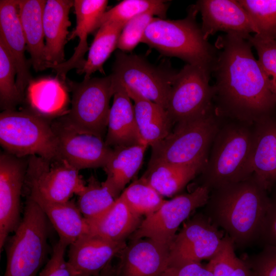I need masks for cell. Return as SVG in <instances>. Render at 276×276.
<instances>
[{
	"label": "cell",
	"mask_w": 276,
	"mask_h": 276,
	"mask_svg": "<svg viewBox=\"0 0 276 276\" xmlns=\"http://www.w3.org/2000/svg\"><path fill=\"white\" fill-rule=\"evenodd\" d=\"M212 68L213 104L223 118L254 125L276 117V97L249 40L235 33L219 36Z\"/></svg>",
	"instance_id": "obj_1"
},
{
	"label": "cell",
	"mask_w": 276,
	"mask_h": 276,
	"mask_svg": "<svg viewBox=\"0 0 276 276\" xmlns=\"http://www.w3.org/2000/svg\"><path fill=\"white\" fill-rule=\"evenodd\" d=\"M270 204L267 191L252 174L211 191L202 213L242 248L258 241Z\"/></svg>",
	"instance_id": "obj_2"
},
{
	"label": "cell",
	"mask_w": 276,
	"mask_h": 276,
	"mask_svg": "<svg viewBox=\"0 0 276 276\" xmlns=\"http://www.w3.org/2000/svg\"><path fill=\"white\" fill-rule=\"evenodd\" d=\"M254 125L223 118L199 174V185L210 192L253 174Z\"/></svg>",
	"instance_id": "obj_3"
},
{
	"label": "cell",
	"mask_w": 276,
	"mask_h": 276,
	"mask_svg": "<svg viewBox=\"0 0 276 276\" xmlns=\"http://www.w3.org/2000/svg\"><path fill=\"white\" fill-rule=\"evenodd\" d=\"M197 12L194 6L183 19L153 17L141 42L164 55L179 58L188 64L203 67L212 73L216 50L204 38L201 27L196 23Z\"/></svg>",
	"instance_id": "obj_4"
},
{
	"label": "cell",
	"mask_w": 276,
	"mask_h": 276,
	"mask_svg": "<svg viewBox=\"0 0 276 276\" xmlns=\"http://www.w3.org/2000/svg\"><path fill=\"white\" fill-rule=\"evenodd\" d=\"M222 120L214 107L204 114L175 124L164 139L151 147L149 163L180 166L206 163Z\"/></svg>",
	"instance_id": "obj_5"
},
{
	"label": "cell",
	"mask_w": 276,
	"mask_h": 276,
	"mask_svg": "<svg viewBox=\"0 0 276 276\" xmlns=\"http://www.w3.org/2000/svg\"><path fill=\"white\" fill-rule=\"evenodd\" d=\"M49 221L27 195L21 221L5 245L7 263L3 276H38L48 256Z\"/></svg>",
	"instance_id": "obj_6"
},
{
	"label": "cell",
	"mask_w": 276,
	"mask_h": 276,
	"mask_svg": "<svg viewBox=\"0 0 276 276\" xmlns=\"http://www.w3.org/2000/svg\"><path fill=\"white\" fill-rule=\"evenodd\" d=\"M49 119L31 108L0 113V144L5 151L20 157L36 155L59 158L57 139Z\"/></svg>",
	"instance_id": "obj_7"
},
{
	"label": "cell",
	"mask_w": 276,
	"mask_h": 276,
	"mask_svg": "<svg viewBox=\"0 0 276 276\" xmlns=\"http://www.w3.org/2000/svg\"><path fill=\"white\" fill-rule=\"evenodd\" d=\"M68 85L72 91L71 107L58 119L77 131L104 140L111 107L109 102L114 94L111 75L90 77L80 83L70 81Z\"/></svg>",
	"instance_id": "obj_8"
},
{
	"label": "cell",
	"mask_w": 276,
	"mask_h": 276,
	"mask_svg": "<svg viewBox=\"0 0 276 276\" xmlns=\"http://www.w3.org/2000/svg\"><path fill=\"white\" fill-rule=\"evenodd\" d=\"M211 74L206 68L190 64L176 73L166 107L174 124L204 114L214 107Z\"/></svg>",
	"instance_id": "obj_9"
},
{
	"label": "cell",
	"mask_w": 276,
	"mask_h": 276,
	"mask_svg": "<svg viewBox=\"0 0 276 276\" xmlns=\"http://www.w3.org/2000/svg\"><path fill=\"white\" fill-rule=\"evenodd\" d=\"M25 185L28 194L36 195L50 202H65L78 195L86 183L75 169L64 160H50L33 155L28 157Z\"/></svg>",
	"instance_id": "obj_10"
},
{
	"label": "cell",
	"mask_w": 276,
	"mask_h": 276,
	"mask_svg": "<svg viewBox=\"0 0 276 276\" xmlns=\"http://www.w3.org/2000/svg\"><path fill=\"white\" fill-rule=\"evenodd\" d=\"M177 72L154 66L141 56L121 51L116 53L111 75L131 89L166 109L171 85Z\"/></svg>",
	"instance_id": "obj_11"
},
{
	"label": "cell",
	"mask_w": 276,
	"mask_h": 276,
	"mask_svg": "<svg viewBox=\"0 0 276 276\" xmlns=\"http://www.w3.org/2000/svg\"><path fill=\"white\" fill-rule=\"evenodd\" d=\"M202 212L186 221L169 248V266L210 260L222 249L226 235Z\"/></svg>",
	"instance_id": "obj_12"
},
{
	"label": "cell",
	"mask_w": 276,
	"mask_h": 276,
	"mask_svg": "<svg viewBox=\"0 0 276 276\" xmlns=\"http://www.w3.org/2000/svg\"><path fill=\"white\" fill-rule=\"evenodd\" d=\"M209 190L198 186L193 191L166 200L159 209L146 216L130 240L148 238L170 246L179 225L197 208L204 206Z\"/></svg>",
	"instance_id": "obj_13"
},
{
	"label": "cell",
	"mask_w": 276,
	"mask_h": 276,
	"mask_svg": "<svg viewBox=\"0 0 276 276\" xmlns=\"http://www.w3.org/2000/svg\"><path fill=\"white\" fill-rule=\"evenodd\" d=\"M28 158L5 151L0 154V249L5 246L10 233L18 226L20 197L25 184Z\"/></svg>",
	"instance_id": "obj_14"
},
{
	"label": "cell",
	"mask_w": 276,
	"mask_h": 276,
	"mask_svg": "<svg viewBox=\"0 0 276 276\" xmlns=\"http://www.w3.org/2000/svg\"><path fill=\"white\" fill-rule=\"evenodd\" d=\"M52 126L57 139L59 158L79 171L106 166L113 148L104 140L77 131L58 119L52 122Z\"/></svg>",
	"instance_id": "obj_15"
},
{
	"label": "cell",
	"mask_w": 276,
	"mask_h": 276,
	"mask_svg": "<svg viewBox=\"0 0 276 276\" xmlns=\"http://www.w3.org/2000/svg\"><path fill=\"white\" fill-rule=\"evenodd\" d=\"M169 248L150 238L131 240L118 255L113 276H162L169 266Z\"/></svg>",
	"instance_id": "obj_16"
},
{
	"label": "cell",
	"mask_w": 276,
	"mask_h": 276,
	"mask_svg": "<svg viewBox=\"0 0 276 276\" xmlns=\"http://www.w3.org/2000/svg\"><path fill=\"white\" fill-rule=\"evenodd\" d=\"M202 16V32L204 38L218 31L235 33L246 39L258 30L238 1L200 0L194 6Z\"/></svg>",
	"instance_id": "obj_17"
},
{
	"label": "cell",
	"mask_w": 276,
	"mask_h": 276,
	"mask_svg": "<svg viewBox=\"0 0 276 276\" xmlns=\"http://www.w3.org/2000/svg\"><path fill=\"white\" fill-rule=\"evenodd\" d=\"M126 245L86 235L70 245L67 262L76 276H98Z\"/></svg>",
	"instance_id": "obj_18"
},
{
	"label": "cell",
	"mask_w": 276,
	"mask_h": 276,
	"mask_svg": "<svg viewBox=\"0 0 276 276\" xmlns=\"http://www.w3.org/2000/svg\"><path fill=\"white\" fill-rule=\"evenodd\" d=\"M108 1L107 0H75L74 7L76 17L75 28L68 36V40L78 37L79 43L72 57L64 62L57 64H49L46 68H51L57 76L63 80L71 70H81L86 61L84 55L89 50L87 37L89 34L99 28L101 17L106 11Z\"/></svg>",
	"instance_id": "obj_19"
},
{
	"label": "cell",
	"mask_w": 276,
	"mask_h": 276,
	"mask_svg": "<svg viewBox=\"0 0 276 276\" xmlns=\"http://www.w3.org/2000/svg\"><path fill=\"white\" fill-rule=\"evenodd\" d=\"M0 40L15 63L16 85L24 95L31 76L25 55L26 42L19 16L18 0L0 1Z\"/></svg>",
	"instance_id": "obj_20"
},
{
	"label": "cell",
	"mask_w": 276,
	"mask_h": 276,
	"mask_svg": "<svg viewBox=\"0 0 276 276\" xmlns=\"http://www.w3.org/2000/svg\"><path fill=\"white\" fill-rule=\"evenodd\" d=\"M112 80L113 100L108 117L105 143L112 148L147 143L139 130L131 98L123 86L113 78Z\"/></svg>",
	"instance_id": "obj_21"
},
{
	"label": "cell",
	"mask_w": 276,
	"mask_h": 276,
	"mask_svg": "<svg viewBox=\"0 0 276 276\" xmlns=\"http://www.w3.org/2000/svg\"><path fill=\"white\" fill-rule=\"evenodd\" d=\"M253 174L267 191L276 185V117L254 124Z\"/></svg>",
	"instance_id": "obj_22"
},
{
	"label": "cell",
	"mask_w": 276,
	"mask_h": 276,
	"mask_svg": "<svg viewBox=\"0 0 276 276\" xmlns=\"http://www.w3.org/2000/svg\"><path fill=\"white\" fill-rule=\"evenodd\" d=\"M74 1H47L43 15L45 67L47 65H57L65 61L64 46L69 35L68 28L71 24L69 12L74 6Z\"/></svg>",
	"instance_id": "obj_23"
},
{
	"label": "cell",
	"mask_w": 276,
	"mask_h": 276,
	"mask_svg": "<svg viewBox=\"0 0 276 276\" xmlns=\"http://www.w3.org/2000/svg\"><path fill=\"white\" fill-rule=\"evenodd\" d=\"M40 207L58 235L59 240L67 246L90 234L88 221L74 200L55 203L33 194H28Z\"/></svg>",
	"instance_id": "obj_24"
},
{
	"label": "cell",
	"mask_w": 276,
	"mask_h": 276,
	"mask_svg": "<svg viewBox=\"0 0 276 276\" xmlns=\"http://www.w3.org/2000/svg\"><path fill=\"white\" fill-rule=\"evenodd\" d=\"M147 143L113 148L112 153L103 168L107 177L102 184L117 199L126 185L138 172L143 163Z\"/></svg>",
	"instance_id": "obj_25"
},
{
	"label": "cell",
	"mask_w": 276,
	"mask_h": 276,
	"mask_svg": "<svg viewBox=\"0 0 276 276\" xmlns=\"http://www.w3.org/2000/svg\"><path fill=\"white\" fill-rule=\"evenodd\" d=\"M124 87L134 102L135 119L141 137L152 147L171 132L174 124L163 107L131 89Z\"/></svg>",
	"instance_id": "obj_26"
},
{
	"label": "cell",
	"mask_w": 276,
	"mask_h": 276,
	"mask_svg": "<svg viewBox=\"0 0 276 276\" xmlns=\"http://www.w3.org/2000/svg\"><path fill=\"white\" fill-rule=\"evenodd\" d=\"M45 0H18L19 16L30 54L31 63L36 71L45 67L43 15Z\"/></svg>",
	"instance_id": "obj_27"
},
{
	"label": "cell",
	"mask_w": 276,
	"mask_h": 276,
	"mask_svg": "<svg viewBox=\"0 0 276 276\" xmlns=\"http://www.w3.org/2000/svg\"><path fill=\"white\" fill-rule=\"evenodd\" d=\"M120 196L112 206L97 218L88 221L90 234L113 241H125L142 222Z\"/></svg>",
	"instance_id": "obj_28"
},
{
	"label": "cell",
	"mask_w": 276,
	"mask_h": 276,
	"mask_svg": "<svg viewBox=\"0 0 276 276\" xmlns=\"http://www.w3.org/2000/svg\"><path fill=\"white\" fill-rule=\"evenodd\" d=\"M205 164L180 166L160 162L149 163L141 178L163 197H170L180 191L200 174Z\"/></svg>",
	"instance_id": "obj_29"
},
{
	"label": "cell",
	"mask_w": 276,
	"mask_h": 276,
	"mask_svg": "<svg viewBox=\"0 0 276 276\" xmlns=\"http://www.w3.org/2000/svg\"><path fill=\"white\" fill-rule=\"evenodd\" d=\"M45 79L31 83L29 89V100L32 110L52 121L64 115L66 94L60 82Z\"/></svg>",
	"instance_id": "obj_30"
},
{
	"label": "cell",
	"mask_w": 276,
	"mask_h": 276,
	"mask_svg": "<svg viewBox=\"0 0 276 276\" xmlns=\"http://www.w3.org/2000/svg\"><path fill=\"white\" fill-rule=\"evenodd\" d=\"M123 28L115 23H107L100 27L89 49L83 67L77 71L79 74H85L84 79L90 78L91 75L98 71L104 74L103 65L117 48Z\"/></svg>",
	"instance_id": "obj_31"
},
{
	"label": "cell",
	"mask_w": 276,
	"mask_h": 276,
	"mask_svg": "<svg viewBox=\"0 0 276 276\" xmlns=\"http://www.w3.org/2000/svg\"><path fill=\"white\" fill-rule=\"evenodd\" d=\"M168 5L162 0H124L108 11L101 18L100 27L107 23H115L123 27L133 18L145 13L166 18Z\"/></svg>",
	"instance_id": "obj_32"
},
{
	"label": "cell",
	"mask_w": 276,
	"mask_h": 276,
	"mask_svg": "<svg viewBox=\"0 0 276 276\" xmlns=\"http://www.w3.org/2000/svg\"><path fill=\"white\" fill-rule=\"evenodd\" d=\"M78 196L77 204L88 222L103 215L117 199L93 175L90 176L84 189Z\"/></svg>",
	"instance_id": "obj_33"
},
{
	"label": "cell",
	"mask_w": 276,
	"mask_h": 276,
	"mask_svg": "<svg viewBox=\"0 0 276 276\" xmlns=\"http://www.w3.org/2000/svg\"><path fill=\"white\" fill-rule=\"evenodd\" d=\"M120 196L136 214L148 216L165 202L152 186L142 178L135 180L123 191Z\"/></svg>",
	"instance_id": "obj_34"
},
{
	"label": "cell",
	"mask_w": 276,
	"mask_h": 276,
	"mask_svg": "<svg viewBox=\"0 0 276 276\" xmlns=\"http://www.w3.org/2000/svg\"><path fill=\"white\" fill-rule=\"evenodd\" d=\"M16 66L11 55L0 40V107L3 111L15 109L23 100L24 95L16 85Z\"/></svg>",
	"instance_id": "obj_35"
},
{
	"label": "cell",
	"mask_w": 276,
	"mask_h": 276,
	"mask_svg": "<svg viewBox=\"0 0 276 276\" xmlns=\"http://www.w3.org/2000/svg\"><path fill=\"white\" fill-rule=\"evenodd\" d=\"M262 36L276 35V0H238Z\"/></svg>",
	"instance_id": "obj_36"
},
{
	"label": "cell",
	"mask_w": 276,
	"mask_h": 276,
	"mask_svg": "<svg viewBox=\"0 0 276 276\" xmlns=\"http://www.w3.org/2000/svg\"><path fill=\"white\" fill-rule=\"evenodd\" d=\"M247 39L257 52L258 60L276 97V40L257 34Z\"/></svg>",
	"instance_id": "obj_37"
},
{
	"label": "cell",
	"mask_w": 276,
	"mask_h": 276,
	"mask_svg": "<svg viewBox=\"0 0 276 276\" xmlns=\"http://www.w3.org/2000/svg\"><path fill=\"white\" fill-rule=\"evenodd\" d=\"M242 261L236 256L234 244L226 235L222 249L205 266L213 276H235Z\"/></svg>",
	"instance_id": "obj_38"
},
{
	"label": "cell",
	"mask_w": 276,
	"mask_h": 276,
	"mask_svg": "<svg viewBox=\"0 0 276 276\" xmlns=\"http://www.w3.org/2000/svg\"><path fill=\"white\" fill-rule=\"evenodd\" d=\"M153 16L151 13H145L128 22L120 34L117 48L124 52L134 49L142 42L145 31Z\"/></svg>",
	"instance_id": "obj_39"
},
{
	"label": "cell",
	"mask_w": 276,
	"mask_h": 276,
	"mask_svg": "<svg viewBox=\"0 0 276 276\" xmlns=\"http://www.w3.org/2000/svg\"><path fill=\"white\" fill-rule=\"evenodd\" d=\"M244 260L252 276H276V246H264L260 252Z\"/></svg>",
	"instance_id": "obj_40"
},
{
	"label": "cell",
	"mask_w": 276,
	"mask_h": 276,
	"mask_svg": "<svg viewBox=\"0 0 276 276\" xmlns=\"http://www.w3.org/2000/svg\"><path fill=\"white\" fill-rule=\"evenodd\" d=\"M67 245L58 240L54 245L51 258L48 260L38 276H76L65 258Z\"/></svg>",
	"instance_id": "obj_41"
},
{
	"label": "cell",
	"mask_w": 276,
	"mask_h": 276,
	"mask_svg": "<svg viewBox=\"0 0 276 276\" xmlns=\"http://www.w3.org/2000/svg\"><path fill=\"white\" fill-rule=\"evenodd\" d=\"M270 192V204L264 219L258 241L263 246H276V185Z\"/></svg>",
	"instance_id": "obj_42"
},
{
	"label": "cell",
	"mask_w": 276,
	"mask_h": 276,
	"mask_svg": "<svg viewBox=\"0 0 276 276\" xmlns=\"http://www.w3.org/2000/svg\"><path fill=\"white\" fill-rule=\"evenodd\" d=\"M162 276H213L212 272L200 263L169 266Z\"/></svg>",
	"instance_id": "obj_43"
},
{
	"label": "cell",
	"mask_w": 276,
	"mask_h": 276,
	"mask_svg": "<svg viewBox=\"0 0 276 276\" xmlns=\"http://www.w3.org/2000/svg\"><path fill=\"white\" fill-rule=\"evenodd\" d=\"M113 267L114 266L112 265L111 263H110L98 276H112L114 271Z\"/></svg>",
	"instance_id": "obj_44"
},
{
	"label": "cell",
	"mask_w": 276,
	"mask_h": 276,
	"mask_svg": "<svg viewBox=\"0 0 276 276\" xmlns=\"http://www.w3.org/2000/svg\"><path fill=\"white\" fill-rule=\"evenodd\" d=\"M274 39H275L276 40V35L275 36V37L274 38H273Z\"/></svg>",
	"instance_id": "obj_45"
}]
</instances>
